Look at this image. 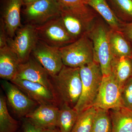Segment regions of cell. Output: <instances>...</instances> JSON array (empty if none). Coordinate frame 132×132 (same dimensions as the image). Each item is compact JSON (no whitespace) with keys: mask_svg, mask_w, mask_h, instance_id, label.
Returning <instances> with one entry per match:
<instances>
[{"mask_svg":"<svg viewBox=\"0 0 132 132\" xmlns=\"http://www.w3.org/2000/svg\"><path fill=\"white\" fill-rule=\"evenodd\" d=\"M89 5L100 15L111 29L122 31L123 24L109 6L106 0H86Z\"/></svg>","mask_w":132,"mask_h":132,"instance_id":"17","label":"cell"},{"mask_svg":"<svg viewBox=\"0 0 132 132\" xmlns=\"http://www.w3.org/2000/svg\"><path fill=\"white\" fill-rule=\"evenodd\" d=\"M109 30L104 24L95 22L87 34L93 42L94 61L100 65L103 76L111 73L113 55L109 39Z\"/></svg>","mask_w":132,"mask_h":132,"instance_id":"3","label":"cell"},{"mask_svg":"<svg viewBox=\"0 0 132 132\" xmlns=\"http://www.w3.org/2000/svg\"><path fill=\"white\" fill-rule=\"evenodd\" d=\"M64 65L80 68L94 61L93 46L87 34L60 48Z\"/></svg>","mask_w":132,"mask_h":132,"instance_id":"4","label":"cell"},{"mask_svg":"<svg viewBox=\"0 0 132 132\" xmlns=\"http://www.w3.org/2000/svg\"><path fill=\"white\" fill-rule=\"evenodd\" d=\"M121 31L126 38L132 42V22L124 24Z\"/></svg>","mask_w":132,"mask_h":132,"instance_id":"30","label":"cell"},{"mask_svg":"<svg viewBox=\"0 0 132 132\" xmlns=\"http://www.w3.org/2000/svg\"><path fill=\"white\" fill-rule=\"evenodd\" d=\"M122 31L110 28L109 39L111 52L116 57H126L132 59V46Z\"/></svg>","mask_w":132,"mask_h":132,"instance_id":"18","label":"cell"},{"mask_svg":"<svg viewBox=\"0 0 132 132\" xmlns=\"http://www.w3.org/2000/svg\"><path fill=\"white\" fill-rule=\"evenodd\" d=\"M95 15L90 10H70L62 8L60 17L75 40L86 34L94 24Z\"/></svg>","mask_w":132,"mask_h":132,"instance_id":"6","label":"cell"},{"mask_svg":"<svg viewBox=\"0 0 132 132\" xmlns=\"http://www.w3.org/2000/svg\"><path fill=\"white\" fill-rule=\"evenodd\" d=\"M38 1V0H23V1H24V4L33 2L36 1Z\"/></svg>","mask_w":132,"mask_h":132,"instance_id":"32","label":"cell"},{"mask_svg":"<svg viewBox=\"0 0 132 132\" xmlns=\"http://www.w3.org/2000/svg\"><path fill=\"white\" fill-rule=\"evenodd\" d=\"M23 132H42L44 129L33 124L25 118L22 123Z\"/></svg>","mask_w":132,"mask_h":132,"instance_id":"28","label":"cell"},{"mask_svg":"<svg viewBox=\"0 0 132 132\" xmlns=\"http://www.w3.org/2000/svg\"><path fill=\"white\" fill-rule=\"evenodd\" d=\"M96 108L91 132H112V124L110 111Z\"/></svg>","mask_w":132,"mask_h":132,"instance_id":"23","label":"cell"},{"mask_svg":"<svg viewBox=\"0 0 132 132\" xmlns=\"http://www.w3.org/2000/svg\"><path fill=\"white\" fill-rule=\"evenodd\" d=\"M31 55L51 76L57 75L64 66L60 48L49 46L39 40Z\"/></svg>","mask_w":132,"mask_h":132,"instance_id":"11","label":"cell"},{"mask_svg":"<svg viewBox=\"0 0 132 132\" xmlns=\"http://www.w3.org/2000/svg\"><path fill=\"white\" fill-rule=\"evenodd\" d=\"M59 108L57 127L60 132H72L79 113L66 104H61Z\"/></svg>","mask_w":132,"mask_h":132,"instance_id":"21","label":"cell"},{"mask_svg":"<svg viewBox=\"0 0 132 132\" xmlns=\"http://www.w3.org/2000/svg\"><path fill=\"white\" fill-rule=\"evenodd\" d=\"M112 132H132V111L123 106L110 109Z\"/></svg>","mask_w":132,"mask_h":132,"instance_id":"19","label":"cell"},{"mask_svg":"<svg viewBox=\"0 0 132 132\" xmlns=\"http://www.w3.org/2000/svg\"><path fill=\"white\" fill-rule=\"evenodd\" d=\"M96 108L93 106L79 114L72 132H91Z\"/></svg>","mask_w":132,"mask_h":132,"instance_id":"24","label":"cell"},{"mask_svg":"<svg viewBox=\"0 0 132 132\" xmlns=\"http://www.w3.org/2000/svg\"><path fill=\"white\" fill-rule=\"evenodd\" d=\"M22 11L26 24L40 26L60 16L62 6L57 0H38L24 4Z\"/></svg>","mask_w":132,"mask_h":132,"instance_id":"5","label":"cell"},{"mask_svg":"<svg viewBox=\"0 0 132 132\" xmlns=\"http://www.w3.org/2000/svg\"><path fill=\"white\" fill-rule=\"evenodd\" d=\"M8 38L4 22L2 19H0V48L7 45Z\"/></svg>","mask_w":132,"mask_h":132,"instance_id":"29","label":"cell"},{"mask_svg":"<svg viewBox=\"0 0 132 132\" xmlns=\"http://www.w3.org/2000/svg\"><path fill=\"white\" fill-rule=\"evenodd\" d=\"M35 28L39 40L52 46L60 48L75 41L66 30L60 16Z\"/></svg>","mask_w":132,"mask_h":132,"instance_id":"8","label":"cell"},{"mask_svg":"<svg viewBox=\"0 0 132 132\" xmlns=\"http://www.w3.org/2000/svg\"><path fill=\"white\" fill-rule=\"evenodd\" d=\"M10 81L36 102L39 105H54L59 106L53 92L41 84L18 78H15Z\"/></svg>","mask_w":132,"mask_h":132,"instance_id":"13","label":"cell"},{"mask_svg":"<svg viewBox=\"0 0 132 132\" xmlns=\"http://www.w3.org/2000/svg\"><path fill=\"white\" fill-rule=\"evenodd\" d=\"M82 89L80 97L74 108L79 113L93 106L98 95L103 75L97 62L80 68Z\"/></svg>","mask_w":132,"mask_h":132,"instance_id":"2","label":"cell"},{"mask_svg":"<svg viewBox=\"0 0 132 132\" xmlns=\"http://www.w3.org/2000/svg\"><path fill=\"white\" fill-rule=\"evenodd\" d=\"M42 132H60L58 128L53 129H44Z\"/></svg>","mask_w":132,"mask_h":132,"instance_id":"31","label":"cell"},{"mask_svg":"<svg viewBox=\"0 0 132 132\" xmlns=\"http://www.w3.org/2000/svg\"><path fill=\"white\" fill-rule=\"evenodd\" d=\"M38 40L35 27L25 24L18 29L13 38H8L7 45L21 64L28 60Z\"/></svg>","mask_w":132,"mask_h":132,"instance_id":"7","label":"cell"},{"mask_svg":"<svg viewBox=\"0 0 132 132\" xmlns=\"http://www.w3.org/2000/svg\"><path fill=\"white\" fill-rule=\"evenodd\" d=\"M23 0H1V19H2L9 38H13L21 27V10Z\"/></svg>","mask_w":132,"mask_h":132,"instance_id":"14","label":"cell"},{"mask_svg":"<svg viewBox=\"0 0 132 132\" xmlns=\"http://www.w3.org/2000/svg\"></svg>","mask_w":132,"mask_h":132,"instance_id":"33","label":"cell"},{"mask_svg":"<svg viewBox=\"0 0 132 132\" xmlns=\"http://www.w3.org/2000/svg\"><path fill=\"white\" fill-rule=\"evenodd\" d=\"M59 107L54 105H40L25 118L43 129L57 128Z\"/></svg>","mask_w":132,"mask_h":132,"instance_id":"15","label":"cell"},{"mask_svg":"<svg viewBox=\"0 0 132 132\" xmlns=\"http://www.w3.org/2000/svg\"><path fill=\"white\" fill-rule=\"evenodd\" d=\"M52 82L59 106L66 104L74 108L82 89L80 68L64 65L59 73L52 76Z\"/></svg>","mask_w":132,"mask_h":132,"instance_id":"1","label":"cell"},{"mask_svg":"<svg viewBox=\"0 0 132 132\" xmlns=\"http://www.w3.org/2000/svg\"><path fill=\"white\" fill-rule=\"evenodd\" d=\"M111 73L121 88L126 81L132 77V59L113 56L111 63Z\"/></svg>","mask_w":132,"mask_h":132,"instance_id":"20","label":"cell"},{"mask_svg":"<svg viewBox=\"0 0 132 132\" xmlns=\"http://www.w3.org/2000/svg\"><path fill=\"white\" fill-rule=\"evenodd\" d=\"M121 88L112 73L103 76L94 106L110 110L123 106L121 98Z\"/></svg>","mask_w":132,"mask_h":132,"instance_id":"10","label":"cell"},{"mask_svg":"<svg viewBox=\"0 0 132 132\" xmlns=\"http://www.w3.org/2000/svg\"><path fill=\"white\" fill-rule=\"evenodd\" d=\"M6 97H0V132H15L19 127L18 121L10 115Z\"/></svg>","mask_w":132,"mask_h":132,"instance_id":"22","label":"cell"},{"mask_svg":"<svg viewBox=\"0 0 132 132\" xmlns=\"http://www.w3.org/2000/svg\"><path fill=\"white\" fill-rule=\"evenodd\" d=\"M123 19L132 18V0H112Z\"/></svg>","mask_w":132,"mask_h":132,"instance_id":"26","label":"cell"},{"mask_svg":"<svg viewBox=\"0 0 132 132\" xmlns=\"http://www.w3.org/2000/svg\"><path fill=\"white\" fill-rule=\"evenodd\" d=\"M1 83L6 94L7 102L18 117L25 118L39 106L36 102L29 98L11 81L2 79Z\"/></svg>","mask_w":132,"mask_h":132,"instance_id":"9","label":"cell"},{"mask_svg":"<svg viewBox=\"0 0 132 132\" xmlns=\"http://www.w3.org/2000/svg\"><path fill=\"white\" fill-rule=\"evenodd\" d=\"M121 98L123 106L132 110V77L126 81L121 88Z\"/></svg>","mask_w":132,"mask_h":132,"instance_id":"25","label":"cell"},{"mask_svg":"<svg viewBox=\"0 0 132 132\" xmlns=\"http://www.w3.org/2000/svg\"><path fill=\"white\" fill-rule=\"evenodd\" d=\"M15 78L40 83L53 92L52 76L32 55L28 60L20 64Z\"/></svg>","mask_w":132,"mask_h":132,"instance_id":"12","label":"cell"},{"mask_svg":"<svg viewBox=\"0 0 132 132\" xmlns=\"http://www.w3.org/2000/svg\"><path fill=\"white\" fill-rule=\"evenodd\" d=\"M20 64L8 45L0 48V77L2 80L11 81L13 79Z\"/></svg>","mask_w":132,"mask_h":132,"instance_id":"16","label":"cell"},{"mask_svg":"<svg viewBox=\"0 0 132 132\" xmlns=\"http://www.w3.org/2000/svg\"><path fill=\"white\" fill-rule=\"evenodd\" d=\"M62 6V8L76 10L87 7L86 0H57Z\"/></svg>","mask_w":132,"mask_h":132,"instance_id":"27","label":"cell"}]
</instances>
